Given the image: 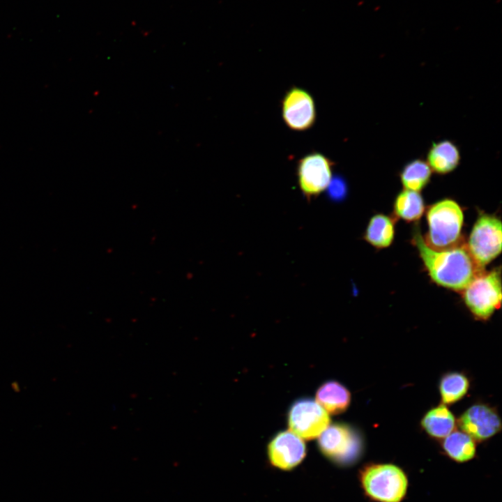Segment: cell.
<instances>
[{"mask_svg": "<svg viewBox=\"0 0 502 502\" xmlns=\"http://www.w3.org/2000/svg\"><path fill=\"white\" fill-rule=\"evenodd\" d=\"M316 402L329 414L343 413L351 402V394L341 383L330 381L321 385L316 393Z\"/></svg>", "mask_w": 502, "mask_h": 502, "instance_id": "15", "label": "cell"}, {"mask_svg": "<svg viewBox=\"0 0 502 502\" xmlns=\"http://www.w3.org/2000/svg\"><path fill=\"white\" fill-rule=\"evenodd\" d=\"M464 243L476 264L484 269L501 252V219L493 214L479 213Z\"/></svg>", "mask_w": 502, "mask_h": 502, "instance_id": "5", "label": "cell"}, {"mask_svg": "<svg viewBox=\"0 0 502 502\" xmlns=\"http://www.w3.org/2000/svg\"><path fill=\"white\" fill-rule=\"evenodd\" d=\"M432 174L427 162L417 158L407 162L399 176L404 189L420 192L429 184Z\"/></svg>", "mask_w": 502, "mask_h": 502, "instance_id": "18", "label": "cell"}, {"mask_svg": "<svg viewBox=\"0 0 502 502\" xmlns=\"http://www.w3.org/2000/svg\"><path fill=\"white\" fill-rule=\"evenodd\" d=\"M328 413L314 400L309 398L296 401L288 413V424L292 432L301 439L318 437L330 425Z\"/></svg>", "mask_w": 502, "mask_h": 502, "instance_id": "8", "label": "cell"}, {"mask_svg": "<svg viewBox=\"0 0 502 502\" xmlns=\"http://www.w3.org/2000/svg\"><path fill=\"white\" fill-rule=\"evenodd\" d=\"M420 425L430 437L442 440L454 431L456 420L446 405L440 404L425 413Z\"/></svg>", "mask_w": 502, "mask_h": 502, "instance_id": "13", "label": "cell"}, {"mask_svg": "<svg viewBox=\"0 0 502 502\" xmlns=\"http://www.w3.org/2000/svg\"><path fill=\"white\" fill-rule=\"evenodd\" d=\"M395 236V218L383 213H376L370 219L363 238L372 247L384 249L392 245Z\"/></svg>", "mask_w": 502, "mask_h": 502, "instance_id": "14", "label": "cell"}, {"mask_svg": "<svg viewBox=\"0 0 502 502\" xmlns=\"http://www.w3.org/2000/svg\"><path fill=\"white\" fill-rule=\"evenodd\" d=\"M460 293L465 306L476 319L489 320L501 303V268L481 271Z\"/></svg>", "mask_w": 502, "mask_h": 502, "instance_id": "4", "label": "cell"}, {"mask_svg": "<svg viewBox=\"0 0 502 502\" xmlns=\"http://www.w3.org/2000/svg\"><path fill=\"white\" fill-rule=\"evenodd\" d=\"M318 446L322 454L333 462L347 466L355 463L363 452V441L351 426L335 423L319 436Z\"/></svg>", "mask_w": 502, "mask_h": 502, "instance_id": "6", "label": "cell"}, {"mask_svg": "<svg viewBox=\"0 0 502 502\" xmlns=\"http://www.w3.org/2000/svg\"><path fill=\"white\" fill-rule=\"evenodd\" d=\"M461 161L458 146L452 141L444 139L434 142L427 154V162L434 173L445 175L453 172Z\"/></svg>", "mask_w": 502, "mask_h": 502, "instance_id": "12", "label": "cell"}, {"mask_svg": "<svg viewBox=\"0 0 502 502\" xmlns=\"http://www.w3.org/2000/svg\"><path fill=\"white\" fill-rule=\"evenodd\" d=\"M413 233V243L430 279L437 285L461 292L481 271L464 242L454 247L436 250L428 246L419 227Z\"/></svg>", "mask_w": 502, "mask_h": 502, "instance_id": "1", "label": "cell"}, {"mask_svg": "<svg viewBox=\"0 0 502 502\" xmlns=\"http://www.w3.org/2000/svg\"><path fill=\"white\" fill-rule=\"evenodd\" d=\"M281 114L289 129L298 132L307 130L316 121L314 100L307 90L294 86L286 91L282 99Z\"/></svg>", "mask_w": 502, "mask_h": 502, "instance_id": "9", "label": "cell"}, {"mask_svg": "<svg viewBox=\"0 0 502 502\" xmlns=\"http://www.w3.org/2000/svg\"><path fill=\"white\" fill-rule=\"evenodd\" d=\"M469 387V379L464 374L459 372L445 374L439 385L442 404L450 405L461 400L467 394Z\"/></svg>", "mask_w": 502, "mask_h": 502, "instance_id": "19", "label": "cell"}, {"mask_svg": "<svg viewBox=\"0 0 502 502\" xmlns=\"http://www.w3.org/2000/svg\"><path fill=\"white\" fill-rule=\"evenodd\" d=\"M333 161L317 151L305 155L298 161V183L306 198L310 200L317 197L328 188L333 178Z\"/></svg>", "mask_w": 502, "mask_h": 502, "instance_id": "7", "label": "cell"}, {"mask_svg": "<svg viewBox=\"0 0 502 502\" xmlns=\"http://www.w3.org/2000/svg\"><path fill=\"white\" fill-rule=\"evenodd\" d=\"M441 448L448 457L458 463L469 462L476 454V441L462 431H453L442 439Z\"/></svg>", "mask_w": 502, "mask_h": 502, "instance_id": "17", "label": "cell"}, {"mask_svg": "<svg viewBox=\"0 0 502 502\" xmlns=\"http://www.w3.org/2000/svg\"><path fill=\"white\" fill-rule=\"evenodd\" d=\"M359 481L366 496L375 502H401L409 480L405 471L391 463H370L359 472Z\"/></svg>", "mask_w": 502, "mask_h": 502, "instance_id": "3", "label": "cell"}, {"mask_svg": "<svg viewBox=\"0 0 502 502\" xmlns=\"http://www.w3.org/2000/svg\"><path fill=\"white\" fill-rule=\"evenodd\" d=\"M425 212L427 230L423 238L428 246L442 250L464 242V211L455 200L450 198L439 200Z\"/></svg>", "mask_w": 502, "mask_h": 502, "instance_id": "2", "label": "cell"}, {"mask_svg": "<svg viewBox=\"0 0 502 502\" xmlns=\"http://www.w3.org/2000/svg\"><path fill=\"white\" fill-rule=\"evenodd\" d=\"M328 188L330 197L334 199H342L347 195V183L345 180L340 176L332 178Z\"/></svg>", "mask_w": 502, "mask_h": 502, "instance_id": "20", "label": "cell"}, {"mask_svg": "<svg viewBox=\"0 0 502 502\" xmlns=\"http://www.w3.org/2000/svg\"><path fill=\"white\" fill-rule=\"evenodd\" d=\"M462 432L476 441H485L501 429V420L496 409L487 404L469 406L457 420Z\"/></svg>", "mask_w": 502, "mask_h": 502, "instance_id": "10", "label": "cell"}, {"mask_svg": "<svg viewBox=\"0 0 502 502\" xmlns=\"http://www.w3.org/2000/svg\"><path fill=\"white\" fill-rule=\"evenodd\" d=\"M393 208L395 218L416 222L424 215L425 204L419 192L403 189L396 195Z\"/></svg>", "mask_w": 502, "mask_h": 502, "instance_id": "16", "label": "cell"}, {"mask_svg": "<svg viewBox=\"0 0 502 502\" xmlns=\"http://www.w3.org/2000/svg\"><path fill=\"white\" fill-rule=\"evenodd\" d=\"M271 464L283 471H290L300 464L306 455L303 440L291 431L277 433L268 445Z\"/></svg>", "mask_w": 502, "mask_h": 502, "instance_id": "11", "label": "cell"}]
</instances>
